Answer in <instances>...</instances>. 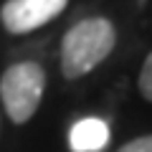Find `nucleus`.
Masks as SVG:
<instances>
[{
    "instance_id": "1",
    "label": "nucleus",
    "mask_w": 152,
    "mask_h": 152,
    "mask_svg": "<svg viewBox=\"0 0 152 152\" xmlns=\"http://www.w3.org/2000/svg\"><path fill=\"white\" fill-rule=\"evenodd\" d=\"M114 26L107 18H86L76 23L61 43V71L66 79H79L96 69L114 48Z\"/></svg>"
},
{
    "instance_id": "2",
    "label": "nucleus",
    "mask_w": 152,
    "mask_h": 152,
    "mask_svg": "<svg viewBox=\"0 0 152 152\" xmlns=\"http://www.w3.org/2000/svg\"><path fill=\"white\" fill-rule=\"evenodd\" d=\"M43 86H46V74L33 61L15 64L3 74L0 96H3V104L15 124H23L36 114L41 96H43Z\"/></svg>"
},
{
    "instance_id": "3",
    "label": "nucleus",
    "mask_w": 152,
    "mask_h": 152,
    "mask_svg": "<svg viewBox=\"0 0 152 152\" xmlns=\"http://www.w3.org/2000/svg\"><path fill=\"white\" fill-rule=\"evenodd\" d=\"M66 3L69 0H8L0 10L3 26L10 33H31L56 18Z\"/></svg>"
},
{
    "instance_id": "4",
    "label": "nucleus",
    "mask_w": 152,
    "mask_h": 152,
    "mask_svg": "<svg viewBox=\"0 0 152 152\" xmlns=\"http://www.w3.org/2000/svg\"><path fill=\"white\" fill-rule=\"evenodd\" d=\"M109 142V124L96 117L79 119L69 132V147L74 152H99Z\"/></svg>"
},
{
    "instance_id": "5",
    "label": "nucleus",
    "mask_w": 152,
    "mask_h": 152,
    "mask_svg": "<svg viewBox=\"0 0 152 152\" xmlns=\"http://www.w3.org/2000/svg\"><path fill=\"white\" fill-rule=\"evenodd\" d=\"M140 91L152 102V53L147 56L145 66H142V71H140Z\"/></svg>"
},
{
    "instance_id": "6",
    "label": "nucleus",
    "mask_w": 152,
    "mask_h": 152,
    "mask_svg": "<svg viewBox=\"0 0 152 152\" xmlns=\"http://www.w3.org/2000/svg\"><path fill=\"white\" fill-rule=\"evenodd\" d=\"M119 152H152V137H137V140L127 142Z\"/></svg>"
}]
</instances>
